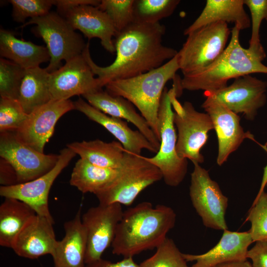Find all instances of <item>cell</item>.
<instances>
[{"mask_svg":"<svg viewBox=\"0 0 267 267\" xmlns=\"http://www.w3.org/2000/svg\"><path fill=\"white\" fill-rule=\"evenodd\" d=\"M165 25L134 23L115 36L116 58L101 67L92 60L89 42L82 54L103 88L111 81L134 77L156 69L172 59L178 51L162 43Z\"/></svg>","mask_w":267,"mask_h":267,"instance_id":"1","label":"cell"},{"mask_svg":"<svg viewBox=\"0 0 267 267\" xmlns=\"http://www.w3.org/2000/svg\"><path fill=\"white\" fill-rule=\"evenodd\" d=\"M176 214L166 205L142 202L123 212L111 245L113 254L133 257L157 248L175 224Z\"/></svg>","mask_w":267,"mask_h":267,"instance_id":"2","label":"cell"},{"mask_svg":"<svg viewBox=\"0 0 267 267\" xmlns=\"http://www.w3.org/2000/svg\"><path fill=\"white\" fill-rule=\"evenodd\" d=\"M240 31L233 27L228 45L213 63L200 71L183 75L180 79L182 89L211 92L226 87L229 80L253 73L267 74V66L262 63L266 57L265 51L243 48L239 41Z\"/></svg>","mask_w":267,"mask_h":267,"instance_id":"3","label":"cell"},{"mask_svg":"<svg viewBox=\"0 0 267 267\" xmlns=\"http://www.w3.org/2000/svg\"><path fill=\"white\" fill-rule=\"evenodd\" d=\"M179 70L177 54L161 66L141 75L112 81L105 86L108 93L122 96L140 112L160 141L158 111L166 83Z\"/></svg>","mask_w":267,"mask_h":267,"instance_id":"4","label":"cell"},{"mask_svg":"<svg viewBox=\"0 0 267 267\" xmlns=\"http://www.w3.org/2000/svg\"><path fill=\"white\" fill-rule=\"evenodd\" d=\"M30 24L36 25L32 29L33 33L46 44L50 60L45 69L49 73L60 68L62 60L66 62L82 54L86 47L82 36L58 13L50 12L43 16L31 19L21 27Z\"/></svg>","mask_w":267,"mask_h":267,"instance_id":"5","label":"cell"},{"mask_svg":"<svg viewBox=\"0 0 267 267\" xmlns=\"http://www.w3.org/2000/svg\"><path fill=\"white\" fill-rule=\"evenodd\" d=\"M171 95L172 89H168L165 87L158 111L159 149L155 156L144 158L159 169L167 185L176 187L183 181L186 175L188 162L187 159L180 158L177 152V135Z\"/></svg>","mask_w":267,"mask_h":267,"instance_id":"6","label":"cell"},{"mask_svg":"<svg viewBox=\"0 0 267 267\" xmlns=\"http://www.w3.org/2000/svg\"><path fill=\"white\" fill-rule=\"evenodd\" d=\"M231 34L227 23L216 22L191 33L177 57L183 75L200 71L213 63L226 47Z\"/></svg>","mask_w":267,"mask_h":267,"instance_id":"7","label":"cell"},{"mask_svg":"<svg viewBox=\"0 0 267 267\" xmlns=\"http://www.w3.org/2000/svg\"><path fill=\"white\" fill-rule=\"evenodd\" d=\"M177 89L172 88L171 101L174 109V122L178 131L177 152L181 158L192 163H202L204 158L200 152L208 139V133L214 130L210 116L197 111L193 104L185 101L181 104Z\"/></svg>","mask_w":267,"mask_h":267,"instance_id":"8","label":"cell"},{"mask_svg":"<svg viewBox=\"0 0 267 267\" xmlns=\"http://www.w3.org/2000/svg\"><path fill=\"white\" fill-rule=\"evenodd\" d=\"M162 178L159 169L147 162L144 156L127 151L125 170L122 177L96 196L101 204L130 206L142 191Z\"/></svg>","mask_w":267,"mask_h":267,"instance_id":"9","label":"cell"},{"mask_svg":"<svg viewBox=\"0 0 267 267\" xmlns=\"http://www.w3.org/2000/svg\"><path fill=\"white\" fill-rule=\"evenodd\" d=\"M189 196L192 205L204 226L216 230L227 229L225 219L228 198L207 170L193 163Z\"/></svg>","mask_w":267,"mask_h":267,"instance_id":"10","label":"cell"},{"mask_svg":"<svg viewBox=\"0 0 267 267\" xmlns=\"http://www.w3.org/2000/svg\"><path fill=\"white\" fill-rule=\"evenodd\" d=\"M0 156L13 169L17 184L31 181L47 173L55 166L59 158V155L41 153L25 144L13 132L0 133Z\"/></svg>","mask_w":267,"mask_h":267,"instance_id":"11","label":"cell"},{"mask_svg":"<svg viewBox=\"0 0 267 267\" xmlns=\"http://www.w3.org/2000/svg\"><path fill=\"white\" fill-rule=\"evenodd\" d=\"M267 82L245 75L236 78L230 85L219 90L204 92L206 99L217 102L237 114L253 121L258 110L267 102Z\"/></svg>","mask_w":267,"mask_h":267,"instance_id":"12","label":"cell"},{"mask_svg":"<svg viewBox=\"0 0 267 267\" xmlns=\"http://www.w3.org/2000/svg\"><path fill=\"white\" fill-rule=\"evenodd\" d=\"M122 205L101 204L89 208L82 216L87 235L86 265L101 259L112 245L123 214Z\"/></svg>","mask_w":267,"mask_h":267,"instance_id":"13","label":"cell"},{"mask_svg":"<svg viewBox=\"0 0 267 267\" xmlns=\"http://www.w3.org/2000/svg\"><path fill=\"white\" fill-rule=\"evenodd\" d=\"M55 166L48 172L31 181L0 186V195L18 199L30 206L37 215L54 221L48 207V195L54 180L76 154L68 147L60 151Z\"/></svg>","mask_w":267,"mask_h":267,"instance_id":"14","label":"cell"},{"mask_svg":"<svg viewBox=\"0 0 267 267\" xmlns=\"http://www.w3.org/2000/svg\"><path fill=\"white\" fill-rule=\"evenodd\" d=\"M83 54L66 61L57 70L49 73V89L51 100H68L102 89Z\"/></svg>","mask_w":267,"mask_h":267,"instance_id":"15","label":"cell"},{"mask_svg":"<svg viewBox=\"0 0 267 267\" xmlns=\"http://www.w3.org/2000/svg\"><path fill=\"white\" fill-rule=\"evenodd\" d=\"M74 109V102L69 99L50 100L34 110L22 127L13 132L21 142L44 153V146L53 134L58 120Z\"/></svg>","mask_w":267,"mask_h":267,"instance_id":"16","label":"cell"},{"mask_svg":"<svg viewBox=\"0 0 267 267\" xmlns=\"http://www.w3.org/2000/svg\"><path fill=\"white\" fill-rule=\"evenodd\" d=\"M213 122L218 141L217 163L222 165L230 154L236 150L245 139L258 143L249 132H245L237 114L222 105L205 99L202 104Z\"/></svg>","mask_w":267,"mask_h":267,"instance_id":"17","label":"cell"},{"mask_svg":"<svg viewBox=\"0 0 267 267\" xmlns=\"http://www.w3.org/2000/svg\"><path fill=\"white\" fill-rule=\"evenodd\" d=\"M75 109L89 119L103 127L122 144L124 149L135 155H141L143 149L157 153L158 150L138 130H133L126 121L109 116L79 98L74 102Z\"/></svg>","mask_w":267,"mask_h":267,"instance_id":"18","label":"cell"},{"mask_svg":"<svg viewBox=\"0 0 267 267\" xmlns=\"http://www.w3.org/2000/svg\"><path fill=\"white\" fill-rule=\"evenodd\" d=\"M75 30L90 40L100 39L101 45L111 53L115 52L112 40L117 32L108 15L97 6L82 5L70 9L63 16Z\"/></svg>","mask_w":267,"mask_h":267,"instance_id":"19","label":"cell"},{"mask_svg":"<svg viewBox=\"0 0 267 267\" xmlns=\"http://www.w3.org/2000/svg\"><path fill=\"white\" fill-rule=\"evenodd\" d=\"M54 223V221L36 215L20 232L12 249L18 256L31 259L51 255L57 241Z\"/></svg>","mask_w":267,"mask_h":267,"instance_id":"20","label":"cell"},{"mask_svg":"<svg viewBox=\"0 0 267 267\" xmlns=\"http://www.w3.org/2000/svg\"><path fill=\"white\" fill-rule=\"evenodd\" d=\"M253 242L249 232L223 230L218 243L207 252L194 255L183 253L186 262H195L191 267H214L218 265L247 260L249 246Z\"/></svg>","mask_w":267,"mask_h":267,"instance_id":"21","label":"cell"},{"mask_svg":"<svg viewBox=\"0 0 267 267\" xmlns=\"http://www.w3.org/2000/svg\"><path fill=\"white\" fill-rule=\"evenodd\" d=\"M64 228L65 235L57 240L51 254L54 267H85L87 235L81 209L73 219L64 223Z\"/></svg>","mask_w":267,"mask_h":267,"instance_id":"22","label":"cell"},{"mask_svg":"<svg viewBox=\"0 0 267 267\" xmlns=\"http://www.w3.org/2000/svg\"><path fill=\"white\" fill-rule=\"evenodd\" d=\"M83 96L90 105L101 112L132 123L159 150L160 141L145 119L137 113L130 101L122 96L111 95L102 89L84 94Z\"/></svg>","mask_w":267,"mask_h":267,"instance_id":"23","label":"cell"},{"mask_svg":"<svg viewBox=\"0 0 267 267\" xmlns=\"http://www.w3.org/2000/svg\"><path fill=\"white\" fill-rule=\"evenodd\" d=\"M243 0H207L202 11L196 20L184 30L191 33L208 24L223 22L234 23L240 31L251 26V19L244 9Z\"/></svg>","mask_w":267,"mask_h":267,"instance_id":"24","label":"cell"},{"mask_svg":"<svg viewBox=\"0 0 267 267\" xmlns=\"http://www.w3.org/2000/svg\"><path fill=\"white\" fill-rule=\"evenodd\" d=\"M126 153L123 166L111 169L95 166L80 158L73 168L70 184L83 193L95 195L111 187L122 177L125 170Z\"/></svg>","mask_w":267,"mask_h":267,"instance_id":"25","label":"cell"},{"mask_svg":"<svg viewBox=\"0 0 267 267\" xmlns=\"http://www.w3.org/2000/svg\"><path fill=\"white\" fill-rule=\"evenodd\" d=\"M0 55L18 64L24 69L39 67L49 61L46 47L16 38L9 30H0Z\"/></svg>","mask_w":267,"mask_h":267,"instance_id":"26","label":"cell"},{"mask_svg":"<svg viewBox=\"0 0 267 267\" xmlns=\"http://www.w3.org/2000/svg\"><path fill=\"white\" fill-rule=\"evenodd\" d=\"M80 158L102 168L119 169L124 165L126 151L119 141L106 142L99 139L68 144Z\"/></svg>","mask_w":267,"mask_h":267,"instance_id":"27","label":"cell"},{"mask_svg":"<svg viewBox=\"0 0 267 267\" xmlns=\"http://www.w3.org/2000/svg\"><path fill=\"white\" fill-rule=\"evenodd\" d=\"M36 212L18 199L5 198L0 206V245L12 249L23 228Z\"/></svg>","mask_w":267,"mask_h":267,"instance_id":"28","label":"cell"},{"mask_svg":"<svg viewBox=\"0 0 267 267\" xmlns=\"http://www.w3.org/2000/svg\"><path fill=\"white\" fill-rule=\"evenodd\" d=\"M49 73L40 66L25 69L17 100L27 114L51 100Z\"/></svg>","mask_w":267,"mask_h":267,"instance_id":"29","label":"cell"},{"mask_svg":"<svg viewBox=\"0 0 267 267\" xmlns=\"http://www.w3.org/2000/svg\"><path fill=\"white\" fill-rule=\"evenodd\" d=\"M179 0H134V23L156 24L171 16Z\"/></svg>","mask_w":267,"mask_h":267,"instance_id":"30","label":"cell"},{"mask_svg":"<svg viewBox=\"0 0 267 267\" xmlns=\"http://www.w3.org/2000/svg\"><path fill=\"white\" fill-rule=\"evenodd\" d=\"M156 252L143 261L139 267H190L174 241L167 238Z\"/></svg>","mask_w":267,"mask_h":267,"instance_id":"31","label":"cell"},{"mask_svg":"<svg viewBox=\"0 0 267 267\" xmlns=\"http://www.w3.org/2000/svg\"><path fill=\"white\" fill-rule=\"evenodd\" d=\"M134 0H101L97 7L111 20L117 34L134 23Z\"/></svg>","mask_w":267,"mask_h":267,"instance_id":"32","label":"cell"},{"mask_svg":"<svg viewBox=\"0 0 267 267\" xmlns=\"http://www.w3.org/2000/svg\"><path fill=\"white\" fill-rule=\"evenodd\" d=\"M251 223L248 231L253 242L267 241V192L256 197L245 222Z\"/></svg>","mask_w":267,"mask_h":267,"instance_id":"33","label":"cell"},{"mask_svg":"<svg viewBox=\"0 0 267 267\" xmlns=\"http://www.w3.org/2000/svg\"><path fill=\"white\" fill-rule=\"evenodd\" d=\"M25 70L12 61L0 58V97L17 99Z\"/></svg>","mask_w":267,"mask_h":267,"instance_id":"34","label":"cell"},{"mask_svg":"<svg viewBox=\"0 0 267 267\" xmlns=\"http://www.w3.org/2000/svg\"><path fill=\"white\" fill-rule=\"evenodd\" d=\"M17 99L0 97V132H15L28 117Z\"/></svg>","mask_w":267,"mask_h":267,"instance_id":"35","label":"cell"},{"mask_svg":"<svg viewBox=\"0 0 267 267\" xmlns=\"http://www.w3.org/2000/svg\"><path fill=\"white\" fill-rule=\"evenodd\" d=\"M12 6V16L14 21L24 23L31 19L43 16L50 12L54 0H10Z\"/></svg>","mask_w":267,"mask_h":267,"instance_id":"36","label":"cell"},{"mask_svg":"<svg viewBox=\"0 0 267 267\" xmlns=\"http://www.w3.org/2000/svg\"><path fill=\"white\" fill-rule=\"evenodd\" d=\"M251 13V36L248 48L256 51L265 50L260 39L262 21H267V0H243Z\"/></svg>","mask_w":267,"mask_h":267,"instance_id":"37","label":"cell"},{"mask_svg":"<svg viewBox=\"0 0 267 267\" xmlns=\"http://www.w3.org/2000/svg\"><path fill=\"white\" fill-rule=\"evenodd\" d=\"M247 257L253 267H267V241L256 242L248 250Z\"/></svg>","mask_w":267,"mask_h":267,"instance_id":"38","label":"cell"},{"mask_svg":"<svg viewBox=\"0 0 267 267\" xmlns=\"http://www.w3.org/2000/svg\"><path fill=\"white\" fill-rule=\"evenodd\" d=\"M99 0H54V5L57 7L58 13L63 16L71 9L82 5H91L98 6Z\"/></svg>","mask_w":267,"mask_h":267,"instance_id":"39","label":"cell"},{"mask_svg":"<svg viewBox=\"0 0 267 267\" xmlns=\"http://www.w3.org/2000/svg\"><path fill=\"white\" fill-rule=\"evenodd\" d=\"M85 267H139L134 261L133 257L124 258L117 263L100 259L92 263L87 264Z\"/></svg>","mask_w":267,"mask_h":267,"instance_id":"40","label":"cell"},{"mask_svg":"<svg viewBox=\"0 0 267 267\" xmlns=\"http://www.w3.org/2000/svg\"><path fill=\"white\" fill-rule=\"evenodd\" d=\"M214 267H253L252 263L247 260L225 263L218 265Z\"/></svg>","mask_w":267,"mask_h":267,"instance_id":"41","label":"cell"},{"mask_svg":"<svg viewBox=\"0 0 267 267\" xmlns=\"http://www.w3.org/2000/svg\"><path fill=\"white\" fill-rule=\"evenodd\" d=\"M266 150L267 151V142L265 145H264ZM267 182V165L264 169V173L262 182L261 183L260 188L256 197L259 196L264 191L265 187L266 186V183Z\"/></svg>","mask_w":267,"mask_h":267,"instance_id":"42","label":"cell"},{"mask_svg":"<svg viewBox=\"0 0 267 267\" xmlns=\"http://www.w3.org/2000/svg\"><path fill=\"white\" fill-rule=\"evenodd\" d=\"M266 186H267V183H266Z\"/></svg>","mask_w":267,"mask_h":267,"instance_id":"43","label":"cell"}]
</instances>
